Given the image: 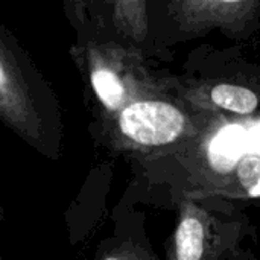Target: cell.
Returning <instances> with one entry per match:
<instances>
[{"label": "cell", "instance_id": "obj_4", "mask_svg": "<svg viewBox=\"0 0 260 260\" xmlns=\"http://www.w3.org/2000/svg\"><path fill=\"white\" fill-rule=\"evenodd\" d=\"M210 99L218 107L238 114H250L257 108V96L254 91L232 84L216 85L210 93Z\"/></svg>", "mask_w": 260, "mask_h": 260}, {"label": "cell", "instance_id": "obj_7", "mask_svg": "<svg viewBox=\"0 0 260 260\" xmlns=\"http://www.w3.org/2000/svg\"><path fill=\"white\" fill-rule=\"evenodd\" d=\"M104 260H122V259H119V257H107V259H104Z\"/></svg>", "mask_w": 260, "mask_h": 260}, {"label": "cell", "instance_id": "obj_5", "mask_svg": "<svg viewBox=\"0 0 260 260\" xmlns=\"http://www.w3.org/2000/svg\"><path fill=\"white\" fill-rule=\"evenodd\" d=\"M91 84L99 101L108 110H117L125 101V87L114 72L98 67L91 72Z\"/></svg>", "mask_w": 260, "mask_h": 260}, {"label": "cell", "instance_id": "obj_3", "mask_svg": "<svg viewBox=\"0 0 260 260\" xmlns=\"http://www.w3.org/2000/svg\"><path fill=\"white\" fill-rule=\"evenodd\" d=\"M177 260H201L204 251V229L195 216H184L175 236Z\"/></svg>", "mask_w": 260, "mask_h": 260}, {"label": "cell", "instance_id": "obj_1", "mask_svg": "<svg viewBox=\"0 0 260 260\" xmlns=\"http://www.w3.org/2000/svg\"><path fill=\"white\" fill-rule=\"evenodd\" d=\"M119 126L133 142L161 146L175 142L186 128L184 114L161 101H139L122 110Z\"/></svg>", "mask_w": 260, "mask_h": 260}, {"label": "cell", "instance_id": "obj_2", "mask_svg": "<svg viewBox=\"0 0 260 260\" xmlns=\"http://www.w3.org/2000/svg\"><path fill=\"white\" fill-rule=\"evenodd\" d=\"M209 161L218 172L236 171L251 157L259 155V133L257 126L250 133L242 125L224 126L210 142Z\"/></svg>", "mask_w": 260, "mask_h": 260}, {"label": "cell", "instance_id": "obj_6", "mask_svg": "<svg viewBox=\"0 0 260 260\" xmlns=\"http://www.w3.org/2000/svg\"><path fill=\"white\" fill-rule=\"evenodd\" d=\"M6 85H8V75H6L5 64H3V61H2V58H0V94L5 91Z\"/></svg>", "mask_w": 260, "mask_h": 260}]
</instances>
